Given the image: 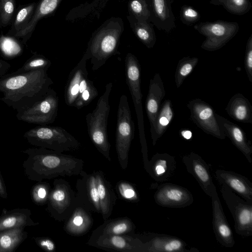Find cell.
<instances>
[{
  "label": "cell",
  "instance_id": "30bf717a",
  "mask_svg": "<svg viewBox=\"0 0 252 252\" xmlns=\"http://www.w3.org/2000/svg\"><path fill=\"white\" fill-rule=\"evenodd\" d=\"M220 191L234 220V229L242 237L252 235V202L241 198L233 190L221 185Z\"/></svg>",
  "mask_w": 252,
  "mask_h": 252
},
{
  "label": "cell",
  "instance_id": "4316f807",
  "mask_svg": "<svg viewBox=\"0 0 252 252\" xmlns=\"http://www.w3.org/2000/svg\"><path fill=\"white\" fill-rule=\"evenodd\" d=\"M88 60L84 55L69 73L64 90V100L68 106H72L77 97L82 79L89 74L86 67Z\"/></svg>",
  "mask_w": 252,
  "mask_h": 252
},
{
  "label": "cell",
  "instance_id": "4dcf8cb0",
  "mask_svg": "<svg viewBox=\"0 0 252 252\" xmlns=\"http://www.w3.org/2000/svg\"><path fill=\"white\" fill-rule=\"evenodd\" d=\"M174 117V112L170 99L165 100L161 104L156 117L154 127L151 132L152 144L155 146L159 138L166 131Z\"/></svg>",
  "mask_w": 252,
  "mask_h": 252
},
{
  "label": "cell",
  "instance_id": "f35d334b",
  "mask_svg": "<svg viewBox=\"0 0 252 252\" xmlns=\"http://www.w3.org/2000/svg\"><path fill=\"white\" fill-rule=\"evenodd\" d=\"M51 188L47 182H38L32 188L31 191L32 201L38 205L47 203Z\"/></svg>",
  "mask_w": 252,
  "mask_h": 252
},
{
  "label": "cell",
  "instance_id": "5b68a950",
  "mask_svg": "<svg viewBox=\"0 0 252 252\" xmlns=\"http://www.w3.org/2000/svg\"><path fill=\"white\" fill-rule=\"evenodd\" d=\"M23 137L31 145L57 152L78 150L81 143L62 127L39 125L27 131Z\"/></svg>",
  "mask_w": 252,
  "mask_h": 252
},
{
  "label": "cell",
  "instance_id": "836d02e7",
  "mask_svg": "<svg viewBox=\"0 0 252 252\" xmlns=\"http://www.w3.org/2000/svg\"><path fill=\"white\" fill-rule=\"evenodd\" d=\"M88 76L87 75L82 79L77 97L72 105L77 109H81L89 104L98 95V91L93 81L88 79Z\"/></svg>",
  "mask_w": 252,
  "mask_h": 252
},
{
  "label": "cell",
  "instance_id": "7a4b0ae2",
  "mask_svg": "<svg viewBox=\"0 0 252 252\" xmlns=\"http://www.w3.org/2000/svg\"><path fill=\"white\" fill-rule=\"evenodd\" d=\"M23 152L27 155L23 163L24 173L31 181L38 182L79 175L83 170V160L63 153L37 147Z\"/></svg>",
  "mask_w": 252,
  "mask_h": 252
},
{
  "label": "cell",
  "instance_id": "1f68e13d",
  "mask_svg": "<svg viewBox=\"0 0 252 252\" xmlns=\"http://www.w3.org/2000/svg\"><path fill=\"white\" fill-rule=\"evenodd\" d=\"M128 18L132 31L137 37L148 48H152L157 40L152 25L148 21L138 20L131 15Z\"/></svg>",
  "mask_w": 252,
  "mask_h": 252
},
{
  "label": "cell",
  "instance_id": "d6a6232c",
  "mask_svg": "<svg viewBox=\"0 0 252 252\" xmlns=\"http://www.w3.org/2000/svg\"><path fill=\"white\" fill-rule=\"evenodd\" d=\"M24 227L0 232V252H13L28 237Z\"/></svg>",
  "mask_w": 252,
  "mask_h": 252
},
{
  "label": "cell",
  "instance_id": "8fae6325",
  "mask_svg": "<svg viewBox=\"0 0 252 252\" xmlns=\"http://www.w3.org/2000/svg\"><path fill=\"white\" fill-rule=\"evenodd\" d=\"M59 97L57 93L50 88L44 96L30 107L17 112L19 121L43 126L53 123L57 116Z\"/></svg>",
  "mask_w": 252,
  "mask_h": 252
},
{
  "label": "cell",
  "instance_id": "2e32d148",
  "mask_svg": "<svg viewBox=\"0 0 252 252\" xmlns=\"http://www.w3.org/2000/svg\"><path fill=\"white\" fill-rule=\"evenodd\" d=\"M212 206L213 229L217 241L226 248H232L235 244L233 232L226 220L216 187L212 191Z\"/></svg>",
  "mask_w": 252,
  "mask_h": 252
},
{
  "label": "cell",
  "instance_id": "44dd1931",
  "mask_svg": "<svg viewBox=\"0 0 252 252\" xmlns=\"http://www.w3.org/2000/svg\"><path fill=\"white\" fill-rule=\"evenodd\" d=\"M220 127L233 145L243 154L250 163H252V147L248 140L244 130L236 124L216 114Z\"/></svg>",
  "mask_w": 252,
  "mask_h": 252
},
{
  "label": "cell",
  "instance_id": "c3c4849f",
  "mask_svg": "<svg viewBox=\"0 0 252 252\" xmlns=\"http://www.w3.org/2000/svg\"><path fill=\"white\" fill-rule=\"evenodd\" d=\"M11 67L8 62L0 59V77L6 74V73Z\"/></svg>",
  "mask_w": 252,
  "mask_h": 252
},
{
  "label": "cell",
  "instance_id": "277c9868",
  "mask_svg": "<svg viewBox=\"0 0 252 252\" xmlns=\"http://www.w3.org/2000/svg\"><path fill=\"white\" fill-rule=\"evenodd\" d=\"M113 83H107L103 94L99 97L94 109L86 116L88 133L98 151L111 161V145L108 140L107 125L110 106L109 97Z\"/></svg>",
  "mask_w": 252,
  "mask_h": 252
},
{
  "label": "cell",
  "instance_id": "83f0119b",
  "mask_svg": "<svg viewBox=\"0 0 252 252\" xmlns=\"http://www.w3.org/2000/svg\"><path fill=\"white\" fill-rule=\"evenodd\" d=\"M62 0H40L35 10L26 25L14 35L23 38L25 43L30 37L39 20L52 13Z\"/></svg>",
  "mask_w": 252,
  "mask_h": 252
},
{
  "label": "cell",
  "instance_id": "8d00e7d4",
  "mask_svg": "<svg viewBox=\"0 0 252 252\" xmlns=\"http://www.w3.org/2000/svg\"><path fill=\"white\" fill-rule=\"evenodd\" d=\"M51 65V61L42 55L36 54L28 59L15 72H25L39 69L48 70Z\"/></svg>",
  "mask_w": 252,
  "mask_h": 252
},
{
  "label": "cell",
  "instance_id": "f6af8a7d",
  "mask_svg": "<svg viewBox=\"0 0 252 252\" xmlns=\"http://www.w3.org/2000/svg\"><path fill=\"white\" fill-rule=\"evenodd\" d=\"M0 43V47L2 52L5 55L9 56H14L19 52L16 51V49L11 47H19L17 43L12 39L3 38ZM3 53V54H4Z\"/></svg>",
  "mask_w": 252,
  "mask_h": 252
},
{
  "label": "cell",
  "instance_id": "60d3db41",
  "mask_svg": "<svg viewBox=\"0 0 252 252\" xmlns=\"http://www.w3.org/2000/svg\"><path fill=\"white\" fill-rule=\"evenodd\" d=\"M35 6L34 3L23 7L18 12L14 23L16 33L21 30L31 19Z\"/></svg>",
  "mask_w": 252,
  "mask_h": 252
},
{
  "label": "cell",
  "instance_id": "ba28073f",
  "mask_svg": "<svg viewBox=\"0 0 252 252\" xmlns=\"http://www.w3.org/2000/svg\"><path fill=\"white\" fill-rule=\"evenodd\" d=\"M46 204L48 213L59 221H66L79 205L76 192L69 183L61 178L54 180Z\"/></svg>",
  "mask_w": 252,
  "mask_h": 252
},
{
  "label": "cell",
  "instance_id": "bcb514c9",
  "mask_svg": "<svg viewBox=\"0 0 252 252\" xmlns=\"http://www.w3.org/2000/svg\"><path fill=\"white\" fill-rule=\"evenodd\" d=\"M33 239L36 244L44 251L48 252H53L55 251V244L51 239L44 237H34Z\"/></svg>",
  "mask_w": 252,
  "mask_h": 252
},
{
  "label": "cell",
  "instance_id": "6da1fadb",
  "mask_svg": "<svg viewBox=\"0 0 252 252\" xmlns=\"http://www.w3.org/2000/svg\"><path fill=\"white\" fill-rule=\"evenodd\" d=\"M47 71H15L0 77V100L17 112L30 107L42 98L54 83Z\"/></svg>",
  "mask_w": 252,
  "mask_h": 252
},
{
  "label": "cell",
  "instance_id": "7bdbcfd3",
  "mask_svg": "<svg viewBox=\"0 0 252 252\" xmlns=\"http://www.w3.org/2000/svg\"><path fill=\"white\" fill-rule=\"evenodd\" d=\"M181 21L186 25H191L196 23L200 18L199 12L193 7L189 5H184L180 11Z\"/></svg>",
  "mask_w": 252,
  "mask_h": 252
},
{
  "label": "cell",
  "instance_id": "7c38bea8",
  "mask_svg": "<svg viewBox=\"0 0 252 252\" xmlns=\"http://www.w3.org/2000/svg\"><path fill=\"white\" fill-rule=\"evenodd\" d=\"M88 244L106 251L146 252L147 246L141 239L131 234L91 235Z\"/></svg>",
  "mask_w": 252,
  "mask_h": 252
},
{
  "label": "cell",
  "instance_id": "ac0fdd59",
  "mask_svg": "<svg viewBox=\"0 0 252 252\" xmlns=\"http://www.w3.org/2000/svg\"><path fill=\"white\" fill-rule=\"evenodd\" d=\"M150 13L149 22L158 30L169 32L175 27L172 10L173 0H146Z\"/></svg>",
  "mask_w": 252,
  "mask_h": 252
},
{
  "label": "cell",
  "instance_id": "e575fe53",
  "mask_svg": "<svg viewBox=\"0 0 252 252\" xmlns=\"http://www.w3.org/2000/svg\"><path fill=\"white\" fill-rule=\"evenodd\" d=\"M209 3L221 5L231 14L240 16L248 13L252 6L250 0H210Z\"/></svg>",
  "mask_w": 252,
  "mask_h": 252
},
{
  "label": "cell",
  "instance_id": "681fc988",
  "mask_svg": "<svg viewBox=\"0 0 252 252\" xmlns=\"http://www.w3.org/2000/svg\"><path fill=\"white\" fill-rule=\"evenodd\" d=\"M181 135L185 139L189 140L192 136V133L190 130L185 129L180 132Z\"/></svg>",
  "mask_w": 252,
  "mask_h": 252
},
{
  "label": "cell",
  "instance_id": "cb8c5ba5",
  "mask_svg": "<svg viewBox=\"0 0 252 252\" xmlns=\"http://www.w3.org/2000/svg\"><path fill=\"white\" fill-rule=\"evenodd\" d=\"M99 197L101 213L104 220L112 214L117 197L112 185L101 170L94 171Z\"/></svg>",
  "mask_w": 252,
  "mask_h": 252
},
{
  "label": "cell",
  "instance_id": "f1b7e54d",
  "mask_svg": "<svg viewBox=\"0 0 252 252\" xmlns=\"http://www.w3.org/2000/svg\"><path fill=\"white\" fill-rule=\"evenodd\" d=\"M225 110L231 118L238 122L252 124V106L249 99L242 94L233 95Z\"/></svg>",
  "mask_w": 252,
  "mask_h": 252
},
{
  "label": "cell",
  "instance_id": "52a82bcc",
  "mask_svg": "<svg viewBox=\"0 0 252 252\" xmlns=\"http://www.w3.org/2000/svg\"><path fill=\"white\" fill-rule=\"evenodd\" d=\"M135 125L125 94L121 95L118 108L116 131V150L121 167L125 170L128 165V154L134 138Z\"/></svg>",
  "mask_w": 252,
  "mask_h": 252
},
{
  "label": "cell",
  "instance_id": "e0dca14e",
  "mask_svg": "<svg viewBox=\"0 0 252 252\" xmlns=\"http://www.w3.org/2000/svg\"><path fill=\"white\" fill-rule=\"evenodd\" d=\"M182 161L187 171L194 177L204 192L211 197L216 186L209 165L201 157L194 152L184 155Z\"/></svg>",
  "mask_w": 252,
  "mask_h": 252
},
{
  "label": "cell",
  "instance_id": "ab89813d",
  "mask_svg": "<svg viewBox=\"0 0 252 252\" xmlns=\"http://www.w3.org/2000/svg\"><path fill=\"white\" fill-rule=\"evenodd\" d=\"M117 189L119 195L125 200L131 202L139 201L138 191L130 183L125 181H120L117 184Z\"/></svg>",
  "mask_w": 252,
  "mask_h": 252
},
{
  "label": "cell",
  "instance_id": "5bb4252c",
  "mask_svg": "<svg viewBox=\"0 0 252 252\" xmlns=\"http://www.w3.org/2000/svg\"><path fill=\"white\" fill-rule=\"evenodd\" d=\"M154 198L156 203L160 206L174 208L189 206L194 200L192 193L187 189L169 183L158 186Z\"/></svg>",
  "mask_w": 252,
  "mask_h": 252
},
{
  "label": "cell",
  "instance_id": "9c48e42d",
  "mask_svg": "<svg viewBox=\"0 0 252 252\" xmlns=\"http://www.w3.org/2000/svg\"><path fill=\"white\" fill-rule=\"evenodd\" d=\"M193 28L206 37L201 48L208 51L222 48L236 35L239 30L237 22L222 20L200 22L195 24Z\"/></svg>",
  "mask_w": 252,
  "mask_h": 252
},
{
  "label": "cell",
  "instance_id": "d590c367",
  "mask_svg": "<svg viewBox=\"0 0 252 252\" xmlns=\"http://www.w3.org/2000/svg\"><path fill=\"white\" fill-rule=\"evenodd\" d=\"M199 61L197 57L186 56L179 60L175 74L176 87L179 88L186 78L192 72Z\"/></svg>",
  "mask_w": 252,
  "mask_h": 252
},
{
  "label": "cell",
  "instance_id": "8992f818",
  "mask_svg": "<svg viewBox=\"0 0 252 252\" xmlns=\"http://www.w3.org/2000/svg\"><path fill=\"white\" fill-rule=\"evenodd\" d=\"M126 82L132 99L136 114L143 159H148L145 138L141 89V67L136 57L127 53L125 58Z\"/></svg>",
  "mask_w": 252,
  "mask_h": 252
},
{
  "label": "cell",
  "instance_id": "3957f363",
  "mask_svg": "<svg viewBox=\"0 0 252 252\" xmlns=\"http://www.w3.org/2000/svg\"><path fill=\"white\" fill-rule=\"evenodd\" d=\"M123 31L121 19L112 18L106 21L88 43L84 55L91 59L92 69H98L111 56L118 53L120 38Z\"/></svg>",
  "mask_w": 252,
  "mask_h": 252
},
{
  "label": "cell",
  "instance_id": "9a60e30c",
  "mask_svg": "<svg viewBox=\"0 0 252 252\" xmlns=\"http://www.w3.org/2000/svg\"><path fill=\"white\" fill-rule=\"evenodd\" d=\"M76 183V192L79 205L91 212L100 213V207L94 172L88 173L83 170Z\"/></svg>",
  "mask_w": 252,
  "mask_h": 252
},
{
  "label": "cell",
  "instance_id": "484cf974",
  "mask_svg": "<svg viewBox=\"0 0 252 252\" xmlns=\"http://www.w3.org/2000/svg\"><path fill=\"white\" fill-rule=\"evenodd\" d=\"M91 213L82 206H77L70 217L65 221L64 230L67 234L74 236L86 234L93 225Z\"/></svg>",
  "mask_w": 252,
  "mask_h": 252
},
{
  "label": "cell",
  "instance_id": "7402d4cb",
  "mask_svg": "<svg viewBox=\"0 0 252 252\" xmlns=\"http://www.w3.org/2000/svg\"><path fill=\"white\" fill-rule=\"evenodd\" d=\"M165 95L164 84L159 73L150 80L148 93L145 102V109L150 123V132L154 127L161 101Z\"/></svg>",
  "mask_w": 252,
  "mask_h": 252
},
{
  "label": "cell",
  "instance_id": "ffe728a7",
  "mask_svg": "<svg viewBox=\"0 0 252 252\" xmlns=\"http://www.w3.org/2000/svg\"><path fill=\"white\" fill-rule=\"evenodd\" d=\"M215 178L221 185H224L244 199L252 202V183L246 177L236 172L217 169Z\"/></svg>",
  "mask_w": 252,
  "mask_h": 252
},
{
  "label": "cell",
  "instance_id": "f546056e",
  "mask_svg": "<svg viewBox=\"0 0 252 252\" xmlns=\"http://www.w3.org/2000/svg\"><path fill=\"white\" fill-rule=\"evenodd\" d=\"M136 226L132 220L123 217L104 220V222L93 231L92 235L132 234Z\"/></svg>",
  "mask_w": 252,
  "mask_h": 252
},
{
  "label": "cell",
  "instance_id": "74e56055",
  "mask_svg": "<svg viewBox=\"0 0 252 252\" xmlns=\"http://www.w3.org/2000/svg\"><path fill=\"white\" fill-rule=\"evenodd\" d=\"M128 10L130 15L138 20L149 22L150 13L146 0H130Z\"/></svg>",
  "mask_w": 252,
  "mask_h": 252
},
{
  "label": "cell",
  "instance_id": "b9f144b4",
  "mask_svg": "<svg viewBox=\"0 0 252 252\" xmlns=\"http://www.w3.org/2000/svg\"><path fill=\"white\" fill-rule=\"evenodd\" d=\"M15 8L14 0H0V23L2 26L5 27L9 23Z\"/></svg>",
  "mask_w": 252,
  "mask_h": 252
},
{
  "label": "cell",
  "instance_id": "7dc6e473",
  "mask_svg": "<svg viewBox=\"0 0 252 252\" xmlns=\"http://www.w3.org/2000/svg\"><path fill=\"white\" fill-rule=\"evenodd\" d=\"M0 197L6 199L8 197L7 191L4 181L0 171Z\"/></svg>",
  "mask_w": 252,
  "mask_h": 252
},
{
  "label": "cell",
  "instance_id": "d4e9b609",
  "mask_svg": "<svg viewBox=\"0 0 252 252\" xmlns=\"http://www.w3.org/2000/svg\"><path fill=\"white\" fill-rule=\"evenodd\" d=\"M32 218V212L27 208H15L9 211L3 210L0 215V232L17 227L36 226Z\"/></svg>",
  "mask_w": 252,
  "mask_h": 252
},
{
  "label": "cell",
  "instance_id": "4fadbf2b",
  "mask_svg": "<svg viewBox=\"0 0 252 252\" xmlns=\"http://www.w3.org/2000/svg\"><path fill=\"white\" fill-rule=\"evenodd\" d=\"M187 106L190 113L192 121L204 132L220 139H224L226 136L220 127L213 108L205 101L193 99Z\"/></svg>",
  "mask_w": 252,
  "mask_h": 252
},
{
  "label": "cell",
  "instance_id": "ee69618b",
  "mask_svg": "<svg viewBox=\"0 0 252 252\" xmlns=\"http://www.w3.org/2000/svg\"><path fill=\"white\" fill-rule=\"evenodd\" d=\"M245 68L249 81L252 82V35L248 38L245 56Z\"/></svg>",
  "mask_w": 252,
  "mask_h": 252
},
{
  "label": "cell",
  "instance_id": "603a6c76",
  "mask_svg": "<svg viewBox=\"0 0 252 252\" xmlns=\"http://www.w3.org/2000/svg\"><path fill=\"white\" fill-rule=\"evenodd\" d=\"M176 168L174 157L167 153H156L149 160L146 171L156 181L163 182L172 177Z\"/></svg>",
  "mask_w": 252,
  "mask_h": 252
},
{
  "label": "cell",
  "instance_id": "d6986e66",
  "mask_svg": "<svg viewBox=\"0 0 252 252\" xmlns=\"http://www.w3.org/2000/svg\"><path fill=\"white\" fill-rule=\"evenodd\" d=\"M145 241L146 252H193L195 248L189 250L187 244L180 238L163 234L150 233Z\"/></svg>",
  "mask_w": 252,
  "mask_h": 252
}]
</instances>
